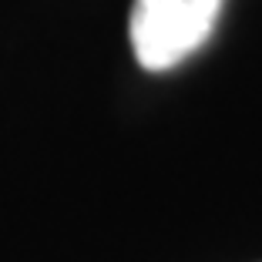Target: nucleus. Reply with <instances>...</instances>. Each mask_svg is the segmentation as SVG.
Here are the masks:
<instances>
[{"label":"nucleus","mask_w":262,"mask_h":262,"mask_svg":"<svg viewBox=\"0 0 262 262\" xmlns=\"http://www.w3.org/2000/svg\"><path fill=\"white\" fill-rule=\"evenodd\" d=\"M222 0H135L128 37L145 71H171L215 31Z\"/></svg>","instance_id":"1"}]
</instances>
